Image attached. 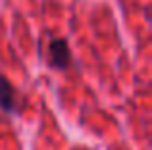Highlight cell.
Masks as SVG:
<instances>
[{"instance_id": "obj_1", "label": "cell", "mask_w": 152, "mask_h": 150, "mask_svg": "<svg viewBox=\"0 0 152 150\" xmlns=\"http://www.w3.org/2000/svg\"><path fill=\"white\" fill-rule=\"evenodd\" d=\"M48 64L56 69H67L71 66V50L66 39H52L48 44Z\"/></svg>"}, {"instance_id": "obj_2", "label": "cell", "mask_w": 152, "mask_h": 150, "mask_svg": "<svg viewBox=\"0 0 152 150\" xmlns=\"http://www.w3.org/2000/svg\"><path fill=\"white\" fill-rule=\"evenodd\" d=\"M0 108L8 114L18 112V98H15V90L12 83L8 81L4 75H0Z\"/></svg>"}]
</instances>
